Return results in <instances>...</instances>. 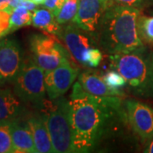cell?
<instances>
[{
	"label": "cell",
	"mask_w": 153,
	"mask_h": 153,
	"mask_svg": "<svg viewBox=\"0 0 153 153\" xmlns=\"http://www.w3.org/2000/svg\"><path fill=\"white\" fill-rule=\"evenodd\" d=\"M120 104L119 96H96L85 91L79 82L73 85L69 100L73 152H88L95 146Z\"/></svg>",
	"instance_id": "cell-1"
},
{
	"label": "cell",
	"mask_w": 153,
	"mask_h": 153,
	"mask_svg": "<svg viewBox=\"0 0 153 153\" xmlns=\"http://www.w3.org/2000/svg\"><path fill=\"white\" fill-rule=\"evenodd\" d=\"M140 10L132 6L113 4L105 11L95 38L109 55L139 52L144 44L138 31Z\"/></svg>",
	"instance_id": "cell-2"
},
{
	"label": "cell",
	"mask_w": 153,
	"mask_h": 153,
	"mask_svg": "<svg viewBox=\"0 0 153 153\" xmlns=\"http://www.w3.org/2000/svg\"><path fill=\"white\" fill-rule=\"evenodd\" d=\"M44 117L55 152H73L69 100L64 97L56 99Z\"/></svg>",
	"instance_id": "cell-3"
},
{
	"label": "cell",
	"mask_w": 153,
	"mask_h": 153,
	"mask_svg": "<svg viewBox=\"0 0 153 153\" xmlns=\"http://www.w3.org/2000/svg\"><path fill=\"white\" fill-rule=\"evenodd\" d=\"M13 84L14 92L22 102L44 109L47 94L44 85V71L32 59L24 60Z\"/></svg>",
	"instance_id": "cell-4"
},
{
	"label": "cell",
	"mask_w": 153,
	"mask_h": 153,
	"mask_svg": "<svg viewBox=\"0 0 153 153\" xmlns=\"http://www.w3.org/2000/svg\"><path fill=\"white\" fill-rule=\"evenodd\" d=\"M32 60L44 73L68 61L66 50L52 34H34L30 39Z\"/></svg>",
	"instance_id": "cell-5"
},
{
	"label": "cell",
	"mask_w": 153,
	"mask_h": 153,
	"mask_svg": "<svg viewBox=\"0 0 153 153\" xmlns=\"http://www.w3.org/2000/svg\"><path fill=\"white\" fill-rule=\"evenodd\" d=\"M109 59L130 86L140 89L151 86L150 65L137 52L110 55Z\"/></svg>",
	"instance_id": "cell-6"
},
{
	"label": "cell",
	"mask_w": 153,
	"mask_h": 153,
	"mask_svg": "<svg viewBox=\"0 0 153 153\" xmlns=\"http://www.w3.org/2000/svg\"><path fill=\"white\" fill-rule=\"evenodd\" d=\"M125 115L132 129L143 141L153 138V108L134 99L125 101Z\"/></svg>",
	"instance_id": "cell-7"
},
{
	"label": "cell",
	"mask_w": 153,
	"mask_h": 153,
	"mask_svg": "<svg viewBox=\"0 0 153 153\" xmlns=\"http://www.w3.org/2000/svg\"><path fill=\"white\" fill-rule=\"evenodd\" d=\"M114 3L111 0H79L73 23L88 33L95 34L105 11Z\"/></svg>",
	"instance_id": "cell-8"
},
{
	"label": "cell",
	"mask_w": 153,
	"mask_h": 153,
	"mask_svg": "<svg viewBox=\"0 0 153 153\" xmlns=\"http://www.w3.org/2000/svg\"><path fill=\"white\" fill-rule=\"evenodd\" d=\"M24 60L22 49L13 38L0 40V83L13 82L22 68Z\"/></svg>",
	"instance_id": "cell-9"
},
{
	"label": "cell",
	"mask_w": 153,
	"mask_h": 153,
	"mask_svg": "<svg viewBox=\"0 0 153 153\" xmlns=\"http://www.w3.org/2000/svg\"><path fill=\"white\" fill-rule=\"evenodd\" d=\"M79 70L68 60L55 70L44 73V85L51 100L60 98L68 91L76 80Z\"/></svg>",
	"instance_id": "cell-10"
},
{
	"label": "cell",
	"mask_w": 153,
	"mask_h": 153,
	"mask_svg": "<svg viewBox=\"0 0 153 153\" xmlns=\"http://www.w3.org/2000/svg\"><path fill=\"white\" fill-rule=\"evenodd\" d=\"M85 33L87 32L72 22V24H69L64 29H61L59 35L74 60L82 65H84V57L87 50L92 47L89 36Z\"/></svg>",
	"instance_id": "cell-11"
},
{
	"label": "cell",
	"mask_w": 153,
	"mask_h": 153,
	"mask_svg": "<svg viewBox=\"0 0 153 153\" xmlns=\"http://www.w3.org/2000/svg\"><path fill=\"white\" fill-rule=\"evenodd\" d=\"M15 92L0 88V121L22 120L26 108Z\"/></svg>",
	"instance_id": "cell-12"
},
{
	"label": "cell",
	"mask_w": 153,
	"mask_h": 153,
	"mask_svg": "<svg viewBox=\"0 0 153 153\" xmlns=\"http://www.w3.org/2000/svg\"><path fill=\"white\" fill-rule=\"evenodd\" d=\"M27 125L32 132L37 153L55 152L44 115L31 116Z\"/></svg>",
	"instance_id": "cell-13"
},
{
	"label": "cell",
	"mask_w": 153,
	"mask_h": 153,
	"mask_svg": "<svg viewBox=\"0 0 153 153\" xmlns=\"http://www.w3.org/2000/svg\"><path fill=\"white\" fill-rule=\"evenodd\" d=\"M10 132L16 152L37 153L33 134L27 123L22 120L10 122Z\"/></svg>",
	"instance_id": "cell-14"
},
{
	"label": "cell",
	"mask_w": 153,
	"mask_h": 153,
	"mask_svg": "<svg viewBox=\"0 0 153 153\" xmlns=\"http://www.w3.org/2000/svg\"><path fill=\"white\" fill-rule=\"evenodd\" d=\"M78 82L88 93L96 96H123L119 89H112L106 85L103 77L91 71H84L78 76Z\"/></svg>",
	"instance_id": "cell-15"
},
{
	"label": "cell",
	"mask_w": 153,
	"mask_h": 153,
	"mask_svg": "<svg viewBox=\"0 0 153 153\" xmlns=\"http://www.w3.org/2000/svg\"><path fill=\"white\" fill-rule=\"evenodd\" d=\"M32 25L52 35H60L61 28L56 21V17L48 9H38L33 12Z\"/></svg>",
	"instance_id": "cell-16"
},
{
	"label": "cell",
	"mask_w": 153,
	"mask_h": 153,
	"mask_svg": "<svg viewBox=\"0 0 153 153\" xmlns=\"http://www.w3.org/2000/svg\"><path fill=\"white\" fill-rule=\"evenodd\" d=\"M33 13L25 7L19 6L13 9L10 16L9 34L23 27L32 25Z\"/></svg>",
	"instance_id": "cell-17"
},
{
	"label": "cell",
	"mask_w": 153,
	"mask_h": 153,
	"mask_svg": "<svg viewBox=\"0 0 153 153\" xmlns=\"http://www.w3.org/2000/svg\"><path fill=\"white\" fill-rule=\"evenodd\" d=\"M11 121H0V153L16 152L10 132Z\"/></svg>",
	"instance_id": "cell-18"
},
{
	"label": "cell",
	"mask_w": 153,
	"mask_h": 153,
	"mask_svg": "<svg viewBox=\"0 0 153 153\" xmlns=\"http://www.w3.org/2000/svg\"><path fill=\"white\" fill-rule=\"evenodd\" d=\"M79 0H66L60 13L56 16V21L60 24H66L68 22H73L78 10Z\"/></svg>",
	"instance_id": "cell-19"
},
{
	"label": "cell",
	"mask_w": 153,
	"mask_h": 153,
	"mask_svg": "<svg viewBox=\"0 0 153 153\" xmlns=\"http://www.w3.org/2000/svg\"><path fill=\"white\" fill-rule=\"evenodd\" d=\"M138 31L142 41L153 43V16L139 17Z\"/></svg>",
	"instance_id": "cell-20"
},
{
	"label": "cell",
	"mask_w": 153,
	"mask_h": 153,
	"mask_svg": "<svg viewBox=\"0 0 153 153\" xmlns=\"http://www.w3.org/2000/svg\"><path fill=\"white\" fill-rule=\"evenodd\" d=\"M103 77L106 85L112 89L121 90L126 85V79L117 71H107Z\"/></svg>",
	"instance_id": "cell-21"
},
{
	"label": "cell",
	"mask_w": 153,
	"mask_h": 153,
	"mask_svg": "<svg viewBox=\"0 0 153 153\" xmlns=\"http://www.w3.org/2000/svg\"><path fill=\"white\" fill-rule=\"evenodd\" d=\"M102 60V53L97 48L91 47L88 49L84 57V66L96 68Z\"/></svg>",
	"instance_id": "cell-22"
},
{
	"label": "cell",
	"mask_w": 153,
	"mask_h": 153,
	"mask_svg": "<svg viewBox=\"0 0 153 153\" xmlns=\"http://www.w3.org/2000/svg\"><path fill=\"white\" fill-rule=\"evenodd\" d=\"M12 10L13 9L10 7L0 10V38L9 34Z\"/></svg>",
	"instance_id": "cell-23"
},
{
	"label": "cell",
	"mask_w": 153,
	"mask_h": 153,
	"mask_svg": "<svg viewBox=\"0 0 153 153\" xmlns=\"http://www.w3.org/2000/svg\"><path fill=\"white\" fill-rule=\"evenodd\" d=\"M65 3L66 0H44V4L45 8L51 11L56 17Z\"/></svg>",
	"instance_id": "cell-24"
},
{
	"label": "cell",
	"mask_w": 153,
	"mask_h": 153,
	"mask_svg": "<svg viewBox=\"0 0 153 153\" xmlns=\"http://www.w3.org/2000/svg\"><path fill=\"white\" fill-rule=\"evenodd\" d=\"M114 4H122V5L132 6L138 8L146 0H111Z\"/></svg>",
	"instance_id": "cell-25"
},
{
	"label": "cell",
	"mask_w": 153,
	"mask_h": 153,
	"mask_svg": "<svg viewBox=\"0 0 153 153\" xmlns=\"http://www.w3.org/2000/svg\"><path fill=\"white\" fill-rule=\"evenodd\" d=\"M149 65H150V73H151V87L153 88V54L152 55Z\"/></svg>",
	"instance_id": "cell-26"
},
{
	"label": "cell",
	"mask_w": 153,
	"mask_h": 153,
	"mask_svg": "<svg viewBox=\"0 0 153 153\" xmlns=\"http://www.w3.org/2000/svg\"><path fill=\"white\" fill-rule=\"evenodd\" d=\"M9 7V0H0V10H4Z\"/></svg>",
	"instance_id": "cell-27"
},
{
	"label": "cell",
	"mask_w": 153,
	"mask_h": 153,
	"mask_svg": "<svg viewBox=\"0 0 153 153\" xmlns=\"http://www.w3.org/2000/svg\"><path fill=\"white\" fill-rule=\"evenodd\" d=\"M145 152L153 153V138L152 139V140H151L150 144L148 145L147 147L146 148V150H145Z\"/></svg>",
	"instance_id": "cell-28"
},
{
	"label": "cell",
	"mask_w": 153,
	"mask_h": 153,
	"mask_svg": "<svg viewBox=\"0 0 153 153\" xmlns=\"http://www.w3.org/2000/svg\"><path fill=\"white\" fill-rule=\"evenodd\" d=\"M29 1H32L33 3L38 4V5H39V4H44V0H29Z\"/></svg>",
	"instance_id": "cell-29"
}]
</instances>
